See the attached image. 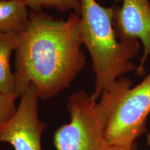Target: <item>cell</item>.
<instances>
[{
  "label": "cell",
  "mask_w": 150,
  "mask_h": 150,
  "mask_svg": "<svg viewBox=\"0 0 150 150\" xmlns=\"http://www.w3.org/2000/svg\"><path fill=\"white\" fill-rule=\"evenodd\" d=\"M79 22L80 16L72 12L65 20L41 11L29 13L16 50L17 96L31 83L39 98L50 99L70 85L86 63Z\"/></svg>",
  "instance_id": "cell-1"
},
{
  "label": "cell",
  "mask_w": 150,
  "mask_h": 150,
  "mask_svg": "<svg viewBox=\"0 0 150 150\" xmlns=\"http://www.w3.org/2000/svg\"><path fill=\"white\" fill-rule=\"evenodd\" d=\"M79 38L91 55L95 76L92 99L99 100L122 76L138 67L131 61L140 48L139 40H121L113 26L115 6L104 7L97 0H80Z\"/></svg>",
  "instance_id": "cell-2"
},
{
  "label": "cell",
  "mask_w": 150,
  "mask_h": 150,
  "mask_svg": "<svg viewBox=\"0 0 150 150\" xmlns=\"http://www.w3.org/2000/svg\"><path fill=\"white\" fill-rule=\"evenodd\" d=\"M132 84L129 78H120L99 100L92 99L82 90L71 94L67 104L70 120L54 133L56 149L137 150L138 145L131 148L119 147L112 145L105 137L110 115Z\"/></svg>",
  "instance_id": "cell-3"
},
{
  "label": "cell",
  "mask_w": 150,
  "mask_h": 150,
  "mask_svg": "<svg viewBox=\"0 0 150 150\" xmlns=\"http://www.w3.org/2000/svg\"><path fill=\"white\" fill-rule=\"evenodd\" d=\"M150 113V73L141 83L131 88L108 120L105 137L112 145L131 148L147 131Z\"/></svg>",
  "instance_id": "cell-4"
},
{
  "label": "cell",
  "mask_w": 150,
  "mask_h": 150,
  "mask_svg": "<svg viewBox=\"0 0 150 150\" xmlns=\"http://www.w3.org/2000/svg\"><path fill=\"white\" fill-rule=\"evenodd\" d=\"M20 97L16 112L0 132V142H8L15 150H42L41 136L47 125L39 118L34 86L29 84Z\"/></svg>",
  "instance_id": "cell-5"
},
{
  "label": "cell",
  "mask_w": 150,
  "mask_h": 150,
  "mask_svg": "<svg viewBox=\"0 0 150 150\" xmlns=\"http://www.w3.org/2000/svg\"><path fill=\"white\" fill-rule=\"evenodd\" d=\"M113 26L120 40L141 41L144 53L136 72L145 74V61L150 56L149 0H122L120 8L115 6Z\"/></svg>",
  "instance_id": "cell-6"
},
{
  "label": "cell",
  "mask_w": 150,
  "mask_h": 150,
  "mask_svg": "<svg viewBox=\"0 0 150 150\" xmlns=\"http://www.w3.org/2000/svg\"><path fill=\"white\" fill-rule=\"evenodd\" d=\"M19 36V33L0 32V93L16 94L15 75L10 61L18 47Z\"/></svg>",
  "instance_id": "cell-7"
},
{
  "label": "cell",
  "mask_w": 150,
  "mask_h": 150,
  "mask_svg": "<svg viewBox=\"0 0 150 150\" xmlns=\"http://www.w3.org/2000/svg\"><path fill=\"white\" fill-rule=\"evenodd\" d=\"M29 17L24 0H0V32H21Z\"/></svg>",
  "instance_id": "cell-8"
},
{
  "label": "cell",
  "mask_w": 150,
  "mask_h": 150,
  "mask_svg": "<svg viewBox=\"0 0 150 150\" xmlns=\"http://www.w3.org/2000/svg\"><path fill=\"white\" fill-rule=\"evenodd\" d=\"M28 8L40 11L42 8H54L61 12L72 11L80 16V0H24Z\"/></svg>",
  "instance_id": "cell-9"
},
{
  "label": "cell",
  "mask_w": 150,
  "mask_h": 150,
  "mask_svg": "<svg viewBox=\"0 0 150 150\" xmlns=\"http://www.w3.org/2000/svg\"><path fill=\"white\" fill-rule=\"evenodd\" d=\"M16 94L0 93V132L16 112Z\"/></svg>",
  "instance_id": "cell-10"
},
{
  "label": "cell",
  "mask_w": 150,
  "mask_h": 150,
  "mask_svg": "<svg viewBox=\"0 0 150 150\" xmlns=\"http://www.w3.org/2000/svg\"><path fill=\"white\" fill-rule=\"evenodd\" d=\"M146 141H147V145L150 147V131L147 134V139H146Z\"/></svg>",
  "instance_id": "cell-11"
}]
</instances>
